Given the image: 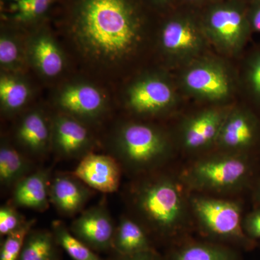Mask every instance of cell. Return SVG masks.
Returning <instances> with one entry per match:
<instances>
[{
    "label": "cell",
    "mask_w": 260,
    "mask_h": 260,
    "mask_svg": "<svg viewBox=\"0 0 260 260\" xmlns=\"http://www.w3.org/2000/svg\"><path fill=\"white\" fill-rule=\"evenodd\" d=\"M18 1H19V0H2V3H3H3H4V4H2V5H9V4H11V3H16V2H18Z\"/></svg>",
    "instance_id": "d590c367"
},
{
    "label": "cell",
    "mask_w": 260,
    "mask_h": 260,
    "mask_svg": "<svg viewBox=\"0 0 260 260\" xmlns=\"http://www.w3.org/2000/svg\"><path fill=\"white\" fill-rule=\"evenodd\" d=\"M191 205L208 240L245 249L254 246V241L244 232L242 208L238 203L199 196L192 198Z\"/></svg>",
    "instance_id": "277c9868"
},
{
    "label": "cell",
    "mask_w": 260,
    "mask_h": 260,
    "mask_svg": "<svg viewBox=\"0 0 260 260\" xmlns=\"http://www.w3.org/2000/svg\"><path fill=\"white\" fill-rule=\"evenodd\" d=\"M32 44V59L43 75L54 77L59 75L64 67V59L52 38L42 32Z\"/></svg>",
    "instance_id": "603a6c76"
},
{
    "label": "cell",
    "mask_w": 260,
    "mask_h": 260,
    "mask_svg": "<svg viewBox=\"0 0 260 260\" xmlns=\"http://www.w3.org/2000/svg\"><path fill=\"white\" fill-rule=\"evenodd\" d=\"M182 82L189 93L212 102L225 100L232 92L229 73L216 61H203L191 65L184 73Z\"/></svg>",
    "instance_id": "9c48e42d"
},
{
    "label": "cell",
    "mask_w": 260,
    "mask_h": 260,
    "mask_svg": "<svg viewBox=\"0 0 260 260\" xmlns=\"http://www.w3.org/2000/svg\"><path fill=\"white\" fill-rule=\"evenodd\" d=\"M16 208L10 203L3 205L0 208V236L2 238L16 231L26 220Z\"/></svg>",
    "instance_id": "83f0119b"
},
{
    "label": "cell",
    "mask_w": 260,
    "mask_h": 260,
    "mask_svg": "<svg viewBox=\"0 0 260 260\" xmlns=\"http://www.w3.org/2000/svg\"><path fill=\"white\" fill-rule=\"evenodd\" d=\"M29 95L28 86L13 77L2 76L0 79V100L5 112L13 113L26 104Z\"/></svg>",
    "instance_id": "484cf974"
},
{
    "label": "cell",
    "mask_w": 260,
    "mask_h": 260,
    "mask_svg": "<svg viewBox=\"0 0 260 260\" xmlns=\"http://www.w3.org/2000/svg\"><path fill=\"white\" fill-rule=\"evenodd\" d=\"M109 260H164L155 250L143 251L136 254L121 255L114 254Z\"/></svg>",
    "instance_id": "1f68e13d"
},
{
    "label": "cell",
    "mask_w": 260,
    "mask_h": 260,
    "mask_svg": "<svg viewBox=\"0 0 260 260\" xmlns=\"http://www.w3.org/2000/svg\"><path fill=\"white\" fill-rule=\"evenodd\" d=\"M34 164L9 143L3 142L0 148V183L4 189H12L31 174Z\"/></svg>",
    "instance_id": "44dd1931"
},
{
    "label": "cell",
    "mask_w": 260,
    "mask_h": 260,
    "mask_svg": "<svg viewBox=\"0 0 260 260\" xmlns=\"http://www.w3.org/2000/svg\"><path fill=\"white\" fill-rule=\"evenodd\" d=\"M143 1L155 9L165 10L172 8L177 0H143Z\"/></svg>",
    "instance_id": "836d02e7"
},
{
    "label": "cell",
    "mask_w": 260,
    "mask_h": 260,
    "mask_svg": "<svg viewBox=\"0 0 260 260\" xmlns=\"http://www.w3.org/2000/svg\"><path fill=\"white\" fill-rule=\"evenodd\" d=\"M258 197H259V200H260V186L259 188V191H258Z\"/></svg>",
    "instance_id": "8d00e7d4"
},
{
    "label": "cell",
    "mask_w": 260,
    "mask_h": 260,
    "mask_svg": "<svg viewBox=\"0 0 260 260\" xmlns=\"http://www.w3.org/2000/svg\"><path fill=\"white\" fill-rule=\"evenodd\" d=\"M35 223L36 219L25 220L21 227L2 238L3 241L0 247V260L20 259L25 239Z\"/></svg>",
    "instance_id": "4316f807"
},
{
    "label": "cell",
    "mask_w": 260,
    "mask_h": 260,
    "mask_svg": "<svg viewBox=\"0 0 260 260\" xmlns=\"http://www.w3.org/2000/svg\"><path fill=\"white\" fill-rule=\"evenodd\" d=\"M121 167L112 155L87 154L72 174L95 191L105 194L114 193L119 189Z\"/></svg>",
    "instance_id": "30bf717a"
},
{
    "label": "cell",
    "mask_w": 260,
    "mask_h": 260,
    "mask_svg": "<svg viewBox=\"0 0 260 260\" xmlns=\"http://www.w3.org/2000/svg\"><path fill=\"white\" fill-rule=\"evenodd\" d=\"M128 104L141 114L161 112L172 107L175 94L172 85L159 78H148L135 83L128 92Z\"/></svg>",
    "instance_id": "4fadbf2b"
},
{
    "label": "cell",
    "mask_w": 260,
    "mask_h": 260,
    "mask_svg": "<svg viewBox=\"0 0 260 260\" xmlns=\"http://www.w3.org/2000/svg\"><path fill=\"white\" fill-rule=\"evenodd\" d=\"M169 153L167 138L156 128L130 123L116 134L112 156L128 172H149L160 166Z\"/></svg>",
    "instance_id": "3957f363"
},
{
    "label": "cell",
    "mask_w": 260,
    "mask_h": 260,
    "mask_svg": "<svg viewBox=\"0 0 260 260\" xmlns=\"http://www.w3.org/2000/svg\"><path fill=\"white\" fill-rule=\"evenodd\" d=\"M60 249L52 231L32 229L19 260H61Z\"/></svg>",
    "instance_id": "7402d4cb"
},
{
    "label": "cell",
    "mask_w": 260,
    "mask_h": 260,
    "mask_svg": "<svg viewBox=\"0 0 260 260\" xmlns=\"http://www.w3.org/2000/svg\"><path fill=\"white\" fill-rule=\"evenodd\" d=\"M249 162L235 153L202 159L186 173L185 180L198 190L226 191L241 187L249 177Z\"/></svg>",
    "instance_id": "8992f818"
},
{
    "label": "cell",
    "mask_w": 260,
    "mask_h": 260,
    "mask_svg": "<svg viewBox=\"0 0 260 260\" xmlns=\"http://www.w3.org/2000/svg\"><path fill=\"white\" fill-rule=\"evenodd\" d=\"M200 20L206 37L229 53L240 50L251 30L248 9L238 0L213 3Z\"/></svg>",
    "instance_id": "5b68a950"
},
{
    "label": "cell",
    "mask_w": 260,
    "mask_h": 260,
    "mask_svg": "<svg viewBox=\"0 0 260 260\" xmlns=\"http://www.w3.org/2000/svg\"><path fill=\"white\" fill-rule=\"evenodd\" d=\"M183 3L186 4H198V3H203V2L208 1V0H181Z\"/></svg>",
    "instance_id": "e575fe53"
},
{
    "label": "cell",
    "mask_w": 260,
    "mask_h": 260,
    "mask_svg": "<svg viewBox=\"0 0 260 260\" xmlns=\"http://www.w3.org/2000/svg\"><path fill=\"white\" fill-rule=\"evenodd\" d=\"M51 146L61 158H83L91 153L88 130L74 117L58 116L51 127Z\"/></svg>",
    "instance_id": "8fae6325"
},
{
    "label": "cell",
    "mask_w": 260,
    "mask_h": 260,
    "mask_svg": "<svg viewBox=\"0 0 260 260\" xmlns=\"http://www.w3.org/2000/svg\"><path fill=\"white\" fill-rule=\"evenodd\" d=\"M248 18L251 30L260 32V0H252L248 8Z\"/></svg>",
    "instance_id": "d6a6232c"
},
{
    "label": "cell",
    "mask_w": 260,
    "mask_h": 260,
    "mask_svg": "<svg viewBox=\"0 0 260 260\" xmlns=\"http://www.w3.org/2000/svg\"><path fill=\"white\" fill-rule=\"evenodd\" d=\"M59 104L65 112L75 117L92 119L97 118L102 113L104 99L95 87L77 84L70 85L62 90Z\"/></svg>",
    "instance_id": "e0dca14e"
},
{
    "label": "cell",
    "mask_w": 260,
    "mask_h": 260,
    "mask_svg": "<svg viewBox=\"0 0 260 260\" xmlns=\"http://www.w3.org/2000/svg\"><path fill=\"white\" fill-rule=\"evenodd\" d=\"M164 260H240L235 248L212 241H187L173 247Z\"/></svg>",
    "instance_id": "d6986e66"
},
{
    "label": "cell",
    "mask_w": 260,
    "mask_h": 260,
    "mask_svg": "<svg viewBox=\"0 0 260 260\" xmlns=\"http://www.w3.org/2000/svg\"><path fill=\"white\" fill-rule=\"evenodd\" d=\"M51 173L49 169H39L22 179L13 188L10 204L44 212L50 205L49 185Z\"/></svg>",
    "instance_id": "2e32d148"
},
{
    "label": "cell",
    "mask_w": 260,
    "mask_h": 260,
    "mask_svg": "<svg viewBox=\"0 0 260 260\" xmlns=\"http://www.w3.org/2000/svg\"><path fill=\"white\" fill-rule=\"evenodd\" d=\"M206 37L201 20L189 13H174L164 20L160 29V45L169 55L189 57L198 54Z\"/></svg>",
    "instance_id": "52a82bcc"
},
{
    "label": "cell",
    "mask_w": 260,
    "mask_h": 260,
    "mask_svg": "<svg viewBox=\"0 0 260 260\" xmlns=\"http://www.w3.org/2000/svg\"><path fill=\"white\" fill-rule=\"evenodd\" d=\"M92 195L91 188L73 174L61 173L51 177L49 200L62 216L73 217L82 213Z\"/></svg>",
    "instance_id": "7c38bea8"
},
{
    "label": "cell",
    "mask_w": 260,
    "mask_h": 260,
    "mask_svg": "<svg viewBox=\"0 0 260 260\" xmlns=\"http://www.w3.org/2000/svg\"><path fill=\"white\" fill-rule=\"evenodd\" d=\"M56 0H19L7 5L5 16L12 23L30 25L39 23L45 18ZM5 6V5H4Z\"/></svg>",
    "instance_id": "cb8c5ba5"
},
{
    "label": "cell",
    "mask_w": 260,
    "mask_h": 260,
    "mask_svg": "<svg viewBox=\"0 0 260 260\" xmlns=\"http://www.w3.org/2000/svg\"><path fill=\"white\" fill-rule=\"evenodd\" d=\"M227 114L225 111L212 109L189 118L182 129L184 147L197 150L216 143Z\"/></svg>",
    "instance_id": "5bb4252c"
},
{
    "label": "cell",
    "mask_w": 260,
    "mask_h": 260,
    "mask_svg": "<svg viewBox=\"0 0 260 260\" xmlns=\"http://www.w3.org/2000/svg\"><path fill=\"white\" fill-rule=\"evenodd\" d=\"M64 4L67 30L94 61L119 63L143 39L147 23L143 0H66Z\"/></svg>",
    "instance_id": "6da1fadb"
},
{
    "label": "cell",
    "mask_w": 260,
    "mask_h": 260,
    "mask_svg": "<svg viewBox=\"0 0 260 260\" xmlns=\"http://www.w3.org/2000/svg\"><path fill=\"white\" fill-rule=\"evenodd\" d=\"M133 210L148 233L174 239L185 223L186 205L177 181L167 176L146 178L132 190Z\"/></svg>",
    "instance_id": "7a4b0ae2"
},
{
    "label": "cell",
    "mask_w": 260,
    "mask_h": 260,
    "mask_svg": "<svg viewBox=\"0 0 260 260\" xmlns=\"http://www.w3.org/2000/svg\"><path fill=\"white\" fill-rule=\"evenodd\" d=\"M246 75L251 92L260 104V54L253 56L249 61Z\"/></svg>",
    "instance_id": "f546056e"
},
{
    "label": "cell",
    "mask_w": 260,
    "mask_h": 260,
    "mask_svg": "<svg viewBox=\"0 0 260 260\" xmlns=\"http://www.w3.org/2000/svg\"><path fill=\"white\" fill-rule=\"evenodd\" d=\"M13 38L2 36L0 39V63L4 67H12L18 62L20 50Z\"/></svg>",
    "instance_id": "f1b7e54d"
},
{
    "label": "cell",
    "mask_w": 260,
    "mask_h": 260,
    "mask_svg": "<svg viewBox=\"0 0 260 260\" xmlns=\"http://www.w3.org/2000/svg\"><path fill=\"white\" fill-rule=\"evenodd\" d=\"M16 136L22 148L31 157L44 156L51 145V129L44 115L37 111L24 116Z\"/></svg>",
    "instance_id": "ac0fdd59"
},
{
    "label": "cell",
    "mask_w": 260,
    "mask_h": 260,
    "mask_svg": "<svg viewBox=\"0 0 260 260\" xmlns=\"http://www.w3.org/2000/svg\"><path fill=\"white\" fill-rule=\"evenodd\" d=\"M257 124L246 111L237 109L228 113L216 144L225 150L237 151L249 148L255 141Z\"/></svg>",
    "instance_id": "9a60e30c"
},
{
    "label": "cell",
    "mask_w": 260,
    "mask_h": 260,
    "mask_svg": "<svg viewBox=\"0 0 260 260\" xmlns=\"http://www.w3.org/2000/svg\"><path fill=\"white\" fill-rule=\"evenodd\" d=\"M152 250L155 249L145 228L133 219L121 217L116 225L113 241L114 254L127 255Z\"/></svg>",
    "instance_id": "ffe728a7"
},
{
    "label": "cell",
    "mask_w": 260,
    "mask_h": 260,
    "mask_svg": "<svg viewBox=\"0 0 260 260\" xmlns=\"http://www.w3.org/2000/svg\"><path fill=\"white\" fill-rule=\"evenodd\" d=\"M116 225L107 207L99 203L84 210L69 228L75 237L96 252L112 251Z\"/></svg>",
    "instance_id": "ba28073f"
},
{
    "label": "cell",
    "mask_w": 260,
    "mask_h": 260,
    "mask_svg": "<svg viewBox=\"0 0 260 260\" xmlns=\"http://www.w3.org/2000/svg\"><path fill=\"white\" fill-rule=\"evenodd\" d=\"M244 232L251 240H260V210L249 214L243 223Z\"/></svg>",
    "instance_id": "4dcf8cb0"
},
{
    "label": "cell",
    "mask_w": 260,
    "mask_h": 260,
    "mask_svg": "<svg viewBox=\"0 0 260 260\" xmlns=\"http://www.w3.org/2000/svg\"><path fill=\"white\" fill-rule=\"evenodd\" d=\"M51 231L61 249L73 260H104L96 251L75 237L69 228L60 220H55L51 225Z\"/></svg>",
    "instance_id": "d4e9b609"
}]
</instances>
